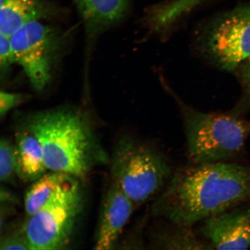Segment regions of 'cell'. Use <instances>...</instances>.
<instances>
[{
    "label": "cell",
    "mask_w": 250,
    "mask_h": 250,
    "mask_svg": "<svg viewBox=\"0 0 250 250\" xmlns=\"http://www.w3.org/2000/svg\"><path fill=\"white\" fill-rule=\"evenodd\" d=\"M250 203V165L192 164L173 174L156 197L151 213L193 227L205 219Z\"/></svg>",
    "instance_id": "obj_1"
},
{
    "label": "cell",
    "mask_w": 250,
    "mask_h": 250,
    "mask_svg": "<svg viewBox=\"0 0 250 250\" xmlns=\"http://www.w3.org/2000/svg\"><path fill=\"white\" fill-rule=\"evenodd\" d=\"M26 129L38 139L47 169L78 179L105 159L88 121L79 112L54 109L28 118Z\"/></svg>",
    "instance_id": "obj_2"
},
{
    "label": "cell",
    "mask_w": 250,
    "mask_h": 250,
    "mask_svg": "<svg viewBox=\"0 0 250 250\" xmlns=\"http://www.w3.org/2000/svg\"><path fill=\"white\" fill-rule=\"evenodd\" d=\"M112 181L135 208L156 198L171 179L167 156L148 141L124 134L115 145L111 161Z\"/></svg>",
    "instance_id": "obj_3"
},
{
    "label": "cell",
    "mask_w": 250,
    "mask_h": 250,
    "mask_svg": "<svg viewBox=\"0 0 250 250\" xmlns=\"http://www.w3.org/2000/svg\"><path fill=\"white\" fill-rule=\"evenodd\" d=\"M180 106L190 163L229 162L242 155L250 121L233 114L207 113L181 103Z\"/></svg>",
    "instance_id": "obj_4"
},
{
    "label": "cell",
    "mask_w": 250,
    "mask_h": 250,
    "mask_svg": "<svg viewBox=\"0 0 250 250\" xmlns=\"http://www.w3.org/2000/svg\"><path fill=\"white\" fill-rule=\"evenodd\" d=\"M78 180L73 177L61 186L39 210L28 217L23 228L30 250H60L69 243L83 207Z\"/></svg>",
    "instance_id": "obj_5"
},
{
    "label": "cell",
    "mask_w": 250,
    "mask_h": 250,
    "mask_svg": "<svg viewBox=\"0 0 250 250\" xmlns=\"http://www.w3.org/2000/svg\"><path fill=\"white\" fill-rule=\"evenodd\" d=\"M16 63L23 68L37 91L44 89L62 48L60 34L41 21L24 25L9 37Z\"/></svg>",
    "instance_id": "obj_6"
},
{
    "label": "cell",
    "mask_w": 250,
    "mask_h": 250,
    "mask_svg": "<svg viewBox=\"0 0 250 250\" xmlns=\"http://www.w3.org/2000/svg\"><path fill=\"white\" fill-rule=\"evenodd\" d=\"M202 47L215 64L233 71L250 58V4L215 19L202 37Z\"/></svg>",
    "instance_id": "obj_7"
},
{
    "label": "cell",
    "mask_w": 250,
    "mask_h": 250,
    "mask_svg": "<svg viewBox=\"0 0 250 250\" xmlns=\"http://www.w3.org/2000/svg\"><path fill=\"white\" fill-rule=\"evenodd\" d=\"M199 223L197 233L214 249L250 248V203L213 215Z\"/></svg>",
    "instance_id": "obj_8"
},
{
    "label": "cell",
    "mask_w": 250,
    "mask_h": 250,
    "mask_svg": "<svg viewBox=\"0 0 250 250\" xmlns=\"http://www.w3.org/2000/svg\"><path fill=\"white\" fill-rule=\"evenodd\" d=\"M135 208L129 197L112 181L103 203L95 249L114 248Z\"/></svg>",
    "instance_id": "obj_9"
},
{
    "label": "cell",
    "mask_w": 250,
    "mask_h": 250,
    "mask_svg": "<svg viewBox=\"0 0 250 250\" xmlns=\"http://www.w3.org/2000/svg\"><path fill=\"white\" fill-rule=\"evenodd\" d=\"M89 35L117 23L125 17L129 0H73Z\"/></svg>",
    "instance_id": "obj_10"
},
{
    "label": "cell",
    "mask_w": 250,
    "mask_h": 250,
    "mask_svg": "<svg viewBox=\"0 0 250 250\" xmlns=\"http://www.w3.org/2000/svg\"><path fill=\"white\" fill-rule=\"evenodd\" d=\"M167 223L152 229L149 234L150 249L154 250H212L192 227L166 220Z\"/></svg>",
    "instance_id": "obj_11"
},
{
    "label": "cell",
    "mask_w": 250,
    "mask_h": 250,
    "mask_svg": "<svg viewBox=\"0 0 250 250\" xmlns=\"http://www.w3.org/2000/svg\"><path fill=\"white\" fill-rule=\"evenodd\" d=\"M51 14L43 0H1L0 34L10 37L21 27Z\"/></svg>",
    "instance_id": "obj_12"
},
{
    "label": "cell",
    "mask_w": 250,
    "mask_h": 250,
    "mask_svg": "<svg viewBox=\"0 0 250 250\" xmlns=\"http://www.w3.org/2000/svg\"><path fill=\"white\" fill-rule=\"evenodd\" d=\"M15 152L16 173L24 182H34L45 174L47 169L42 146L29 130L20 131L16 135Z\"/></svg>",
    "instance_id": "obj_13"
},
{
    "label": "cell",
    "mask_w": 250,
    "mask_h": 250,
    "mask_svg": "<svg viewBox=\"0 0 250 250\" xmlns=\"http://www.w3.org/2000/svg\"><path fill=\"white\" fill-rule=\"evenodd\" d=\"M73 177L62 172L51 171L34 181L24 198L25 211L28 217L39 210L59 188Z\"/></svg>",
    "instance_id": "obj_14"
},
{
    "label": "cell",
    "mask_w": 250,
    "mask_h": 250,
    "mask_svg": "<svg viewBox=\"0 0 250 250\" xmlns=\"http://www.w3.org/2000/svg\"><path fill=\"white\" fill-rule=\"evenodd\" d=\"M16 167L15 145L8 139L2 138L0 142V180L2 183L13 180L17 175Z\"/></svg>",
    "instance_id": "obj_15"
},
{
    "label": "cell",
    "mask_w": 250,
    "mask_h": 250,
    "mask_svg": "<svg viewBox=\"0 0 250 250\" xmlns=\"http://www.w3.org/2000/svg\"><path fill=\"white\" fill-rule=\"evenodd\" d=\"M16 63L9 37L0 34V70L6 74L11 65Z\"/></svg>",
    "instance_id": "obj_16"
},
{
    "label": "cell",
    "mask_w": 250,
    "mask_h": 250,
    "mask_svg": "<svg viewBox=\"0 0 250 250\" xmlns=\"http://www.w3.org/2000/svg\"><path fill=\"white\" fill-rule=\"evenodd\" d=\"M0 250H30L23 228L21 232L8 234L3 237L0 243Z\"/></svg>",
    "instance_id": "obj_17"
},
{
    "label": "cell",
    "mask_w": 250,
    "mask_h": 250,
    "mask_svg": "<svg viewBox=\"0 0 250 250\" xmlns=\"http://www.w3.org/2000/svg\"><path fill=\"white\" fill-rule=\"evenodd\" d=\"M24 96L20 93L2 92L0 93V116H5L12 108L23 101Z\"/></svg>",
    "instance_id": "obj_18"
},
{
    "label": "cell",
    "mask_w": 250,
    "mask_h": 250,
    "mask_svg": "<svg viewBox=\"0 0 250 250\" xmlns=\"http://www.w3.org/2000/svg\"><path fill=\"white\" fill-rule=\"evenodd\" d=\"M241 78L244 85L250 92V58L242 65Z\"/></svg>",
    "instance_id": "obj_19"
}]
</instances>
